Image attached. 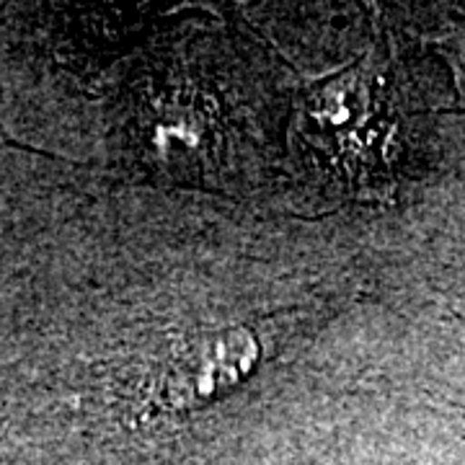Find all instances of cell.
<instances>
[{"instance_id":"cell-1","label":"cell","mask_w":465,"mask_h":465,"mask_svg":"<svg viewBox=\"0 0 465 465\" xmlns=\"http://www.w3.org/2000/svg\"><path fill=\"white\" fill-rule=\"evenodd\" d=\"M372 75L362 67L344 70L316 85L302 104L300 133L308 150L318 153L341 179L357 182L378 155V96Z\"/></svg>"},{"instance_id":"cell-2","label":"cell","mask_w":465,"mask_h":465,"mask_svg":"<svg viewBox=\"0 0 465 465\" xmlns=\"http://www.w3.org/2000/svg\"><path fill=\"white\" fill-rule=\"evenodd\" d=\"M259 354V339L243 326L197 336L171 354L155 388L158 401L168 409L197 406L243 381Z\"/></svg>"}]
</instances>
